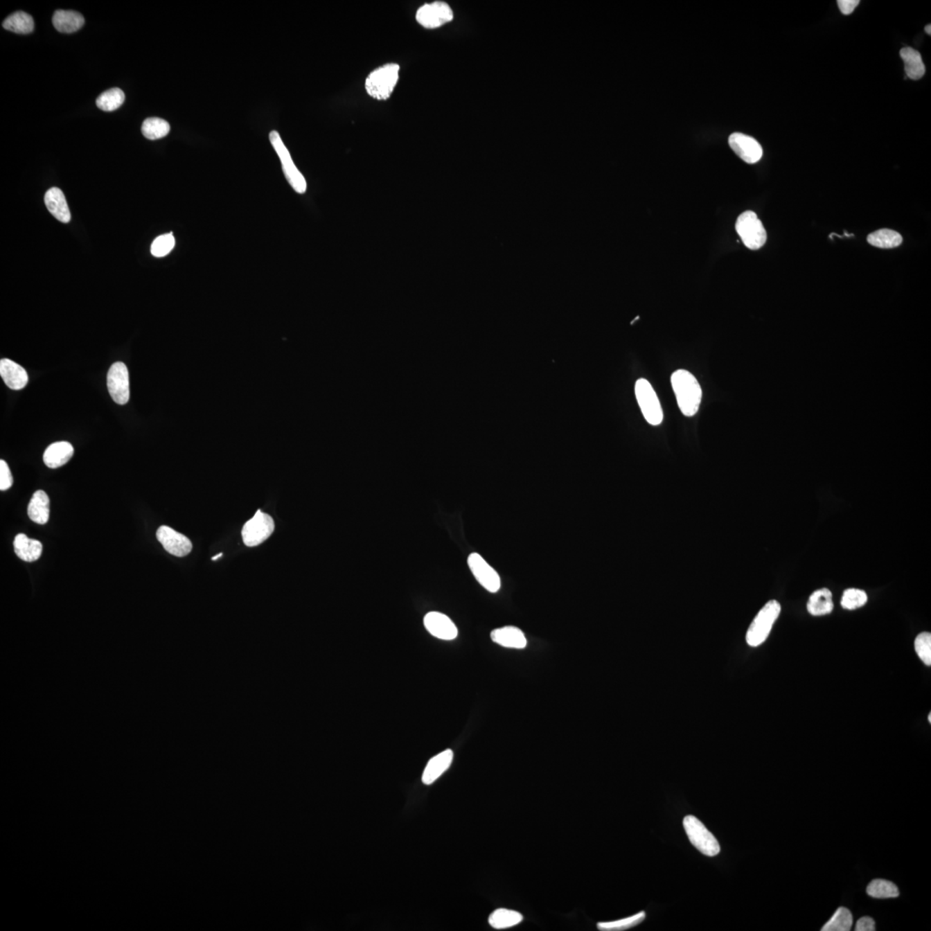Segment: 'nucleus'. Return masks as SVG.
Instances as JSON below:
<instances>
[{"mask_svg": "<svg viewBox=\"0 0 931 931\" xmlns=\"http://www.w3.org/2000/svg\"><path fill=\"white\" fill-rule=\"evenodd\" d=\"M859 0H839L837 5L841 12L844 15H849L858 6Z\"/></svg>", "mask_w": 931, "mask_h": 931, "instance_id": "obj_37", "label": "nucleus"}, {"mask_svg": "<svg viewBox=\"0 0 931 931\" xmlns=\"http://www.w3.org/2000/svg\"><path fill=\"white\" fill-rule=\"evenodd\" d=\"M729 144L732 150L747 163H756L763 157V150L761 144L745 134H732L729 137Z\"/></svg>", "mask_w": 931, "mask_h": 931, "instance_id": "obj_12", "label": "nucleus"}, {"mask_svg": "<svg viewBox=\"0 0 931 931\" xmlns=\"http://www.w3.org/2000/svg\"><path fill=\"white\" fill-rule=\"evenodd\" d=\"M491 638L495 644L504 648L523 650L527 646L526 637L517 627L506 626L493 630Z\"/></svg>", "mask_w": 931, "mask_h": 931, "instance_id": "obj_17", "label": "nucleus"}, {"mask_svg": "<svg viewBox=\"0 0 931 931\" xmlns=\"http://www.w3.org/2000/svg\"><path fill=\"white\" fill-rule=\"evenodd\" d=\"M671 383L680 411L686 417H693L700 409L702 390L700 383L686 370H677L671 376Z\"/></svg>", "mask_w": 931, "mask_h": 931, "instance_id": "obj_1", "label": "nucleus"}, {"mask_svg": "<svg viewBox=\"0 0 931 931\" xmlns=\"http://www.w3.org/2000/svg\"><path fill=\"white\" fill-rule=\"evenodd\" d=\"M736 230L747 249L757 250L766 243L767 231L752 211H744L740 215L736 220Z\"/></svg>", "mask_w": 931, "mask_h": 931, "instance_id": "obj_5", "label": "nucleus"}, {"mask_svg": "<svg viewBox=\"0 0 931 931\" xmlns=\"http://www.w3.org/2000/svg\"><path fill=\"white\" fill-rule=\"evenodd\" d=\"M49 499L47 493L38 490L34 493L28 506L30 520L38 524H45L49 520Z\"/></svg>", "mask_w": 931, "mask_h": 931, "instance_id": "obj_22", "label": "nucleus"}, {"mask_svg": "<svg viewBox=\"0 0 931 931\" xmlns=\"http://www.w3.org/2000/svg\"><path fill=\"white\" fill-rule=\"evenodd\" d=\"M3 27L14 33L29 34L34 30V20L26 12H17L3 21Z\"/></svg>", "mask_w": 931, "mask_h": 931, "instance_id": "obj_27", "label": "nucleus"}, {"mask_svg": "<svg viewBox=\"0 0 931 931\" xmlns=\"http://www.w3.org/2000/svg\"><path fill=\"white\" fill-rule=\"evenodd\" d=\"M175 246V239L172 233L158 236L151 245V254L154 257H164L170 253Z\"/></svg>", "mask_w": 931, "mask_h": 931, "instance_id": "obj_34", "label": "nucleus"}, {"mask_svg": "<svg viewBox=\"0 0 931 931\" xmlns=\"http://www.w3.org/2000/svg\"><path fill=\"white\" fill-rule=\"evenodd\" d=\"M856 931H874L876 930V922L869 916H863L856 923Z\"/></svg>", "mask_w": 931, "mask_h": 931, "instance_id": "obj_38", "label": "nucleus"}, {"mask_svg": "<svg viewBox=\"0 0 931 931\" xmlns=\"http://www.w3.org/2000/svg\"><path fill=\"white\" fill-rule=\"evenodd\" d=\"M13 479L12 472H10L9 466L5 461H0V490L6 491L12 488Z\"/></svg>", "mask_w": 931, "mask_h": 931, "instance_id": "obj_36", "label": "nucleus"}, {"mask_svg": "<svg viewBox=\"0 0 931 931\" xmlns=\"http://www.w3.org/2000/svg\"><path fill=\"white\" fill-rule=\"evenodd\" d=\"M781 612V606L776 601L768 602L763 606L747 630L746 641L750 646H760L767 640Z\"/></svg>", "mask_w": 931, "mask_h": 931, "instance_id": "obj_3", "label": "nucleus"}, {"mask_svg": "<svg viewBox=\"0 0 931 931\" xmlns=\"http://www.w3.org/2000/svg\"><path fill=\"white\" fill-rule=\"evenodd\" d=\"M13 545L16 555L24 562H36L42 556V544L41 542L30 539L26 535H17L15 540H14Z\"/></svg>", "mask_w": 931, "mask_h": 931, "instance_id": "obj_20", "label": "nucleus"}, {"mask_svg": "<svg viewBox=\"0 0 931 931\" xmlns=\"http://www.w3.org/2000/svg\"><path fill=\"white\" fill-rule=\"evenodd\" d=\"M400 71L397 63H387L373 70L365 81L366 93L377 100H388L400 80Z\"/></svg>", "mask_w": 931, "mask_h": 931, "instance_id": "obj_2", "label": "nucleus"}, {"mask_svg": "<svg viewBox=\"0 0 931 931\" xmlns=\"http://www.w3.org/2000/svg\"><path fill=\"white\" fill-rule=\"evenodd\" d=\"M867 602L866 592L860 589L849 588L842 595L841 605L846 610H855L865 605Z\"/></svg>", "mask_w": 931, "mask_h": 931, "instance_id": "obj_33", "label": "nucleus"}, {"mask_svg": "<svg viewBox=\"0 0 931 931\" xmlns=\"http://www.w3.org/2000/svg\"><path fill=\"white\" fill-rule=\"evenodd\" d=\"M158 541L169 553L177 557H184L191 553L193 544L184 535L168 526H161L157 532Z\"/></svg>", "mask_w": 931, "mask_h": 931, "instance_id": "obj_13", "label": "nucleus"}, {"mask_svg": "<svg viewBox=\"0 0 931 931\" xmlns=\"http://www.w3.org/2000/svg\"><path fill=\"white\" fill-rule=\"evenodd\" d=\"M424 624L426 630L438 639L451 641L456 639L458 636L456 624L443 613L429 612L425 617Z\"/></svg>", "mask_w": 931, "mask_h": 931, "instance_id": "obj_14", "label": "nucleus"}, {"mask_svg": "<svg viewBox=\"0 0 931 931\" xmlns=\"http://www.w3.org/2000/svg\"><path fill=\"white\" fill-rule=\"evenodd\" d=\"M833 608L832 594L828 588H822L814 592L810 596L808 603H807V610H808L810 614L813 616L830 614L833 611Z\"/></svg>", "mask_w": 931, "mask_h": 931, "instance_id": "obj_24", "label": "nucleus"}, {"mask_svg": "<svg viewBox=\"0 0 931 931\" xmlns=\"http://www.w3.org/2000/svg\"><path fill=\"white\" fill-rule=\"evenodd\" d=\"M915 650L920 659L927 666L931 665V634H919L915 640Z\"/></svg>", "mask_w": 931, "mask_h": 931, "instance_id": "obj_35", "label": "nucleus"}, {"mask_svg": "<svg viewBox=\"0 0 931 931\" xmlns=\"http://www.w3.org/2000/svg\"><path fill=\"white\" fill-rule=\"evenodd\" d=\"M84 17L73 10H58L53 17V24L62 33H73L82 28Z\"/></svg>", "mask_w": 931, "mask_h": 931, "instance_id": "obj_21", "label": "nucleus"}, {"mask_svg": "<svg viewBox=\"0 0 931 931\" xmlns=\"http://www.w3.org/2000/svg\"><path fill=\"white\" fill-rule=\"evenodd\" d=\"M73 447L68 442L52 443L44 454V461L49 468H57L69 463L73 456Z\"/></svg>", "mask_w": 931, "mask_h": 931, "instance_id": "obj_19", "label": "nucleus"}, {"mask_svg": "<svg viewBox=\"0 0 931 931\" xmlns=\"http://www.w3.org/2000/svg\"><path fill=\"white\" fill-rule=\"evenodd\" d=\"M853 925V916L847 908L837 910L832 918L825 923L822 931H849Z\"/></svg>", "mask_w": 931, "mask_h": 931, "instance_id": "obj_30", "label": "nucleus"}, {"mask_svg": "<svg viewBox=\"0 0 931 931\" xmlns=\"http://www.w3.org/2000/svg\"><path fill=\"white\" fill-rule=\"evenodd\" d=\"M928 720H929V722H930H930H931V713L929 714Z\"/></svg>", "mask_w": 931, "mask_h": 931, "instance_id": "obj_41", "label": "nucleus"}, {"mask_svg": "<svg viewBox=\"0 0 931 931\" xmlns=\"http://www.w3.org/2000/svg\"><path fill=\"white\" fill-rule=\"evenodd\" d=\"M269 140L272 146L274 147L278 158H280L282 169H283L284 175L285 178H287L289 184L291 185L296 193L301 194L305 193L306 189H308V184H306L305 179L301 172H299L298 168L296 167L294 161H292L290 152H289L287 148L285 146L280 134L275 132V130H273V132H271L269 134Z\"/></svg>", "mask_w": 931, "mask_h": 931, "instance_id": "obj_6", "label": "nucleus"}, {"mask_svg": "<svg viewBox=\"0 0 931 931\" xmlns=\"http://www.w3.org/2000/svg\"><path fill=\"white\" fill-rule=\"evenodd\" d=\"M636 397L641 412L648 424L657 426L662 424L663 411L657 393L650 383L645 379H639L635 387Z\"/></svg>", "mask_w": 931, "mask_h": 931, "instance_id": "obj_7", "label": "nucleus"}, {"mask_svg": "<svg viewBox=\"0 0 931 931\" xmlns=\"http://www.w3.org/2000/svg\"><path fill=\"white\" fill-rule=\"evenodd\" d=\"M274 521L260 510L242 528V540L247 547H256L267 540L274 531Z\"/></svg>", "mask_w": 931, "mask_h": 931, "instance_id": "obj_8", "label": "nucleus"}, {"mask_svg": "<svg viewBox=\"0 0 931 931\" xmlns=\"http://www.w3.org/2000/svg\"><path fill=\"white\" fill-rule=\"evenodd\" d=\"M683 825L691 844L698 851L710 857L718 855L720 853V845L717 839L697 817L690 815L686 816L684 818Z\"/></svg>", "mask_w": 931, "mask_h": 931, "instance_id": "obj_4", "label": "nucleus"}, {"mask_svg": "<svg viewBox=\"0 0 931 931\" xmlns=\"http://www.w3.org/2000/svg\"><path fill=\"white\" fill-rule=\"evenodd\" d=\"M646 914L644 912H641L633 916H629L617 921L601 922L597 923V928L601 931H622L626 930L633 927L640 925L644 921Z\"/></svg>", "mask_w": 931, "mask_h": 931, "instance_id": "obj_31", "label": "nucleus"}, {"mask_svg": "<svg viewBox=\"0 0 931 931\" xmlns=\"http://www.w3.org/2000/svg\"><path fill=\"white\" fill-rule=\"evenodd\" d=\"M523 919L524 916L520 912L500 908L495 910L489 916L488 922L493 929L504 930L520 925Z\"/></svg>", "mask_w": 931, "mask_h": 931, "instance_id": "obj_25", "label": "nucleus"}, {"mask_svg": "<svg viewBox=\"0 0 931 931\" xmlns=\"http://www.w3.org/2000/svg\"><path fill=\"white\" fill-rule=\"evenodd\" d=\"M222 556H223V553H218V556L213 557V558H211V560H218V558H220V557H221Z\"/></svg>", "mask_w": 931, "mask_h": 931, "instance_id": "obj_40", "label": "nucleus"}, {"mask_svg": "<svg viewBox=\"0 0 931 931\" xmlns=\"http://www.w3.org/2000/svg\"><path fill=\"white\" fill-rule=\"evenodd\" d=\"M125 94L119 88H112V89L105 91L97 98V107L104 112H114L118 109L125 102Z\"/></svg>", "mask_w": 931, "mask_h": 931, "instance_id": "obj_32", "label": "nucleus"}, {"mask_svg": "<svg viewBox=\"0 0 931 931\" xmlns=\"http://www.w3.org/2000/svg\"><path fill=\"white\" fill-rule=\"evenodd\" d=\"M925 31H926V33H927V34H928V35H931V26H930V24H928V26H927L925 27Z\"/></svg>", "mask_w": 931, "mask_h": 931, "instance_id": "obj_39", "label": "nucleus"}, {"mask_svg": "<svg viewBox=\"0 0 931 931\" xmlns=\"http://www.w3.org/2000/svg\"><path fill=\"white\" fill-rule=\"evenodd\" d=\"M901 58L905 62V71L910 79L918 80L925 76V66L922 56L916 49L906 47L901 51Z\"/></svg>", "mask_w": 931, "mask_h": 931, "instance_id": "obj_23", "label": "nucleus"}, {"mask_svg": "<svg viewBox=\"0 0 931 931\" xmlns=\"http://www.w3.org/2000/svg\"><path fill=\"white\" fill-rule=\"evenodd\" d=\"M867 242L871 245L880 249H894L897 248L903 242L902 236L898 232L889 230V229H883L871 233L867 236Z\"/></svg>", "mask_w": 931, "mask_h": 931, "instance_id": "obj_26", "label": "nucleus"}, {"mask_svg": "<svg viewBox=\"0 0 931 931\" xmlns=\"http://www.w3.org/2000/svg\"><path fill=\"white\" fill-rule=\"evenodd\" d=\"M0 375L6 385L12 390L23 389L29 380L26 369L10 359L0 361Z\"/></svg>", "mask_w": 931, "mask_h": 931, "instance_id": "obj_15", "label": "nucleus"}, {"mask_svg": "<svg viewBox=\"0 0 931 931\" xmlns=\"http://www.w3.org/2000/svg\"><path fill=\"white\" fill-rule=\"evenodd\" d=\"M107 387L111 397L116 404L125 405L130 400L129 371L123 362H116L109 369Z\"/></svg>", "mask_w": 931, "mask_h": 931, "instance_id": "obj_10", "label": "nucleus"}, {"mask_svg": "<svg viewBox=\"0 0 931 931\" xmlns=\"http://www.w3.org/2000/svg\"><path fill=\"white\" fill-rule=\"evenodd\" d=\"M867 894L874 898H894L898 897L899 892L894 883L886 880H874L867 888Z\"/></svg>", "mask_w": 931, "mask_h": 931, "instance_id": "obj_29", "label": "nucleus"}, {"mask_svg": "<svg viewBox=\"0 0 931 931\" xmlns=\"http://www.w3.org/2000/svg\"><path fill=\"white\" fill-rule=\"evenodd\" d=\"M468 564L476 580L483 587L492 594L499 592L502 587V580L499 574L486 562L477 553H472L468 558Z\"/></svg>", "mask_w": 931, "mask_h": 931, "instance_id": "obj_11", "label": "nucleus"}, {"mask_svg": "<svg viewBox=\"0 0 931 931\" xmlns=\"http://www.w3.org/2000/svg\"><path fill=\"white\" fill-rule=\"evenodd\" d=\"M170 132V125L164 119L159 118H147L142 126V133L146 139L158 140L165 137Z\"/></svg>", "mask_w": 931, "mask_h": 931, "instance_id": "obj_28", "label": "nucleus"}, {"mask_svg": "<svg viewBox=\"0 0 931 931\" xmlns=\"http://www.w3.org/2000/svg\"><path fill=\"white\" fill-rule=\"evenodd\" d=\"M44 202L49 213L56 220L64 224L69 223L71 220L68 203H66V197L61 189L57 188L49 189L45 194Z\"/></svg>", "mask_w": 931, "mask_h": 931, "instance_id": "obj_18", "label": "nucleus"}, {"mask_svg": "<svg viewBox=\"0 0 931 931\" xmlns=\"http://www.w3.org/2000/svg\"><path fill=\"white\" fill-rule=\"evenodd\" d=\"M453 19L452 9L449 3L443 1L426 3L419 7L416 13V20L425 29H436Z\"/></svg>", "mask_w": 931, "mask_h": 931, "instance_id": "obj_9", "label": "nucleus"}, {"mask_svg": "<svg viewBox=\"0 0 931 931\" xmlns=\"http://www.w3.org/2000/svg\"><path fill=\"white\" fill-rule=\"evenodd\" d=\"M454 759V753L451 750H444L429 760L423 774L422 781L425 785H430L449 770Z\"/></svg>", "mask_w": 931, "mask_h": 931, "instance_id": "obj_16", "label": "nucleus"}]
</instances>
